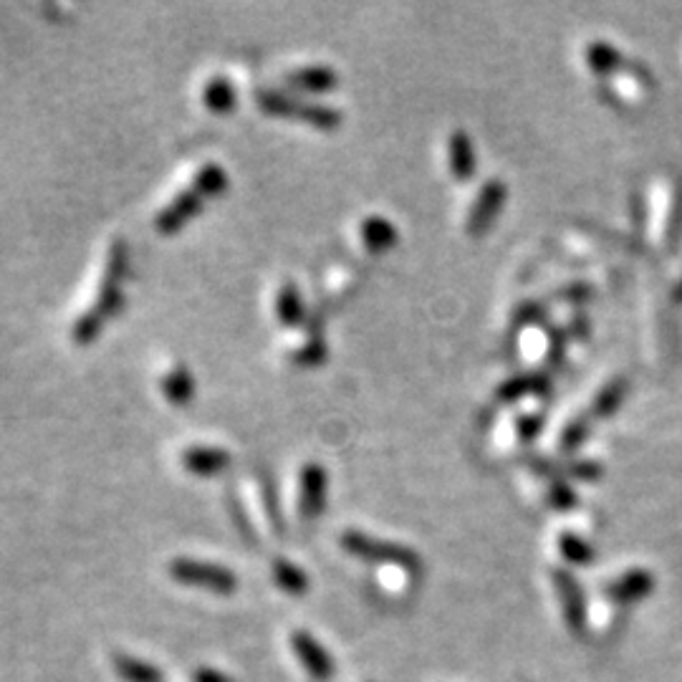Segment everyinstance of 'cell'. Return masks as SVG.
Wrapping results in <instances>:
<instances>
[{"label": "cell", "instance_id": "6da1fadb", "mask_svg": "<svg viewBox=\"0 0 682 682\" xmlns=\"http://www.w3.org/2000/svg\"><path fill=\"white\" fill-rule=\"evenodd\" d=\"M129 276V246L127 240L117 238L109 246L107 263H104L102 283H99V291H96L94 301H91L89 309L74 321L71 326V339H74L76 347H89L99 339L104 329H107L109 321L114 316L122 314L124 309V283Z\"/></svg>", "mask_w": 682, "mask_h": 682}, {"label": "cell", "instance_id": "7a4b0ae2", "mask_svg": "<svg viewBox=\"0 0 682 682\" xmlns=\"http://www.w3.org/2000/svg\"><path fill=\"white\" fill-rule=\"evenodd\" d=\"M228 172L220 165L210 162V165L200 167L192 177L190 187H185L182 192H177L175 198L165 205V208L157 213L155 218V230L160 235H175L185 228L187 223L198 218L205 210V205L213 198L223 195L228 190Z\"/></svg>", "mask_w": 682, "mask_h": 682}, {"label": "cell", "instance_id": "3957f363", "mask_svg": "<svg viewBox=\"0 0 682 682\" xmlns=\"http://www.w3.org/2000/svg\"><path fill=\"white\" fill-rule=\"evenodd\" d=\"M256 104L263 114L278 119H296V122H304L309 127L321 129V132H334L341 127L344 117H341L339 109L326 107V104H311L299 99L294 94H286V91L276 89H258L256 91Z\"/></svg>", "mask_w": 682, "mask_h": 682}, {"label": "cell", "instance_id": "277c9868", "mask_svg": "<svg viewBox=\"0 0 682 682\" xmlns=\"http://www.w3.org/2000/svg\"><path fill=\"white\" fill-rule=\"evenodd\" d=\"M341 546L344 551L357 559L364 561H374V564H395L400 569L407 571H417L420 569V556L415 554L412 549L400 544H392V541H382L374 539V536H367L362 531H347L341 536Z\"/></svg>", "mask_w": 682, "mask_h": 682}, {"label": "cell", "instance_id": "5b68a950", "mask_svg": "<svg viewBox=\"0 0 682 682\" xmlns=\"http://www.w3.org/2000/svg\"><path fill=\"white\" fill-rule=\"evenodd\" d=\"M170 576L185 587H198L213 594H233L238 589V576L220 564L198 559H175L167 566Z\"/></svg>", "mask_w": 682, "mask_h": 682}, {"label": "cell", "instance_id": "8992f818", "mask_svg": "<svg viewBox=\"0 0 682 682\" xmlns=\"http://www.w3.org/2000/svg\"><path fill=\"white\" fill-rule=\"evenodd\" d=\"M508 198V187L503 180H488L483 185V190L478 192L475 198L473 210L468 213V223H465V230L470 235H480L485 230L491 228L493 220L498 218V213L503 210Z\"/></svg>", "mask_w": 682, "mask_h": 682}, {"label": "cell", "instance_id": "52a82bcc", "mask_svg": "<svg viewBox=\"0 0 682 682\" xmlns=\"http://www.w3.org/2000/svg\"><path fill=\"white\" fill-rule=\"evenodd\" d=\"M326 470L319 463H306L301 470V488H299V511L301 518L311 521V518L321 516L326 503Z\"/></svg>", "mask_w": 682, "mask_h": 682}, {"label": "cell", "instance_id": "ba28073f", "mask_svg": "<svg viewBox=\"0 0 682 682\" xmlns=\"http://www.w3.org/2000/svg\"><path fill=\"white\" fill-rule=\"evenodd\" d=\"M291 642H294L296 657L301 660V665L306 667V672H309L316 682H326L334 677V660H331L329 652H326L309 632H296V635L291 637Z\"/></svg>", "mask_w": 682, "mask_h": 682}, {"label": "cell", "instance_id": "9c48e42d", "mask_svg": "<svg viewBox=\"0 0 682 682\" xmlns=\"http://www.w3.org/2000/svg\"><path fill=\"white\" fill-rule=\"evenodd\" d=\"M556 592H559L561 604H564V617L571 632L581 635L584 624H587V607H584V594L579 589V581L569 574V571H556Z\"/></svg>", "mask_w": 682, "mask_h": 682}, {"label": "cell", "instance_id": "30bf717a", "mask_svg": "<svg viewBox=\"0 0 682 682\" xmlns=\"http://www.w3.org/2000/svg\"><path fill=\"white\" fill-rule=\"evenodd\" d=\"M182 468L187 473L198 475V478H213V475H220L223 470L230 468L233 458L230 453L220 448H208V445H195V448H187L185 453L180 455Z\"/></svg>", "mask_w": 682, "mask_h": 682}, {"label": "cell", "instance_id": "8fae6325", "mask_svg": "<svg viewBox=\"0 0 682 682\" xmlns=\"http://www.w3.org/2000/svg\"><path fill=\"white\" fill-rule=\"evenodd\" d=\"M286 86L304 94H329L339 86V74L331 66H304L286 74Z\"/></svg>", "mask_w": 682, "mask_h": 682}, {"label": "cell", "instance_id": "7c38bea8", "mask_svg": "<svg viewBox=\"0 0 682 682\" xmlns=\"http://www.w3.org/2000/svg\"><path fill=\"white\" fill-rule=\"evenodd\" d=\"M652 592H655V576L645 569H632L624 576H619L614 584H609L607 597L619 604H632L640 602Z\"/></svg>", "mask_w": 682, "mask_h": 682}, {"label": "cell", "instance_id": "4fadbf2b", "mask_svg": "<svg viewBox=\"0 0 682 682\" xmlns=\"http://www.w3.org/2000/svg\"><path fill=\"white\" fill-rule=\"evenodd\" d=\"M160 389L167 402H172L175 407H185L195 400L198 384H195V377H192L187 364H175V367L160 379Z\"/></svg>", "mask_w": 682, "mask_h": 682}, {"label": "cell", "instance_id": "5bb4252c", "mask_svg": "<svg viewBox=\"0 0 682 682\" xmlns=\"http://www.w3.org/2000/svg\"><path fill=\"white\" fill-rule=\"evenodd\" d=\"M448 160H450V172L455 175V180L465 182L475 175V167H478V157H475L473 139L465 132H453L448 139Z\"/></svg>", "mask_w": 682, "mask_h": 682}, {"label": "cell", "instance_id": "9a60e30c", "mask_svg": "<svg viewBox=\"0 0 682 682\" xmlns=\"http://www.w3.org/2000/svg\"><path fill=\"white\" fill-rule=\"evenodd\" d=\"M203 104L208 112L215 114V117L233 114L235 107H238V91H235L233 81H230L228 76H213V79L203 86Z\"/></svg>", "mask_w": 682, "mask_h": 682}, {"label": "cell", "instance_id": "2e32d148", "mask_svg": "<svg viewBox=\"0 0 682 682\" xmlns=\"http://www.w3.org/2000/svg\"><path fill=\"white\" fill-rule=\"evenodd\" d=\"M359 235H362V243L369 253H384L389 248L397 246V228L389 223L387 218H379V215H369V218L362 220V228H359Z\"/></svg>", "mask_w": 682, "mask_h": 682}, {"label": "cell", "instance_id": "e0dca14e", "mask_svg": "<svg viewBox=\"0 0 682 682\" xmlns=\"http://www.w3.org/2000/svg\"><path fill=\"white\" fill-rule=\"evenodd\" d=\"M276 319L286 329H296L306 321V306L294 281H286L276 296Z\"/></svg>", "mask_w": 682, "mask_h": 682}, {"label": "cell", "instance_id": "ac0fdd59", "mask_svg": "<svg viewBox=\"0 0 682 682\" xmlns=\"http://www.w3.org/2000/svg\"><path fill=\"white\" fill-rule=\"evenodd\" d=\"M584 59H587L589 69H592L594 74H599V76L617 74V71L624 66L622 54H619L612 43H604V41L589 43L587 51H584Z\"/></svg>", "mask_w": 682, "mask_h": 682}, {"label": "cell", "instance_id": "d6986e66", "mask_svg": "<svg viewBox=\"0 0 682 682\" xmlns=\"http://www.w3.org/2000/svg\"><path fill=\"white\" fill-rule=\"evenodd\" d=\"M114 670H117V675L127 682H162L165 680L162 672L157 670L152 662L139 660V657H132V655L114 657Z\"/></svg>", "mask_w": 682, "mask_h": 682}, {"label": "cell", "instance_id": "ffe728a7", "mask_svg": "<svg viewBox=\"0 0 682 682\" xmlns=\"http://www.w3.org/2000/svg\"><path fill=\"white\" fill-rule=\"evenodd\" d=\"M273 579H276L278 587L286 594H291V597H301V594H306V589H309V579H306L304 571L286 559H278L276 564H273Z\"/></svg>", "mask_w": 682, "mask_h": 682}, {"label": "cell", "instance_id": "44dd1931", "mask_svg": "<svg viewBox=\"0 0 682 682\" xmlns=\"http://www.w3.org/2000/svg\"><path fill=\"white\" fill-rule=\"evenodd\" d=\"M624 397H627V382H624V379H614V382H609L607 387L594 397L592 417H597V420L612 417L614 412L619 410V405L624 402Z\"/></svg>", "mask_w": 682, "mask_h": 682}, {"label": "cell", "instance_id": "7402d4cb", "mask_svg": "<svg viewBox=\"0 0 682 682\" xmlns=\"http://www.w3.org/2000/svg\"><path fill=\"white\" fill-rule=\"evenodd\" d=\"M294 359L301 364V367H316V364L324 362L326 344H324V339H321L319 326L309 329V334H306V341L294 352Z\"/></svg>", "mask_w": 682, "mask_h": 682}, {"label": "cell", "instance_id": "603a6c76", "mask_svg": "<svg viewBox=\"0 0 682 682\" xmlns=\"http://www.w3.org/2000/svg\"><path fill=\"white\" fill-rule=\"evenodd\" d=\"M559 549L569 564L584 566V564H589V561H594V549L587 544V541L579 539L576 533H561Z\"/></svg>", "mask_w": 682, "mask_h": 682}, {"label": "cell", "instance_id": "cb8c5ba5", "mask_svg": "<svg viewBox=\"0 0 682 682\" xmlns=\"http://www.w3.org/2000/svg\"><path fill=\"white\" fill-rule=\"evenodd\" d=\"M541 389H546L544 377H516L511 379V382L503 384V387L498 389V395H501L503 400H518V397L523 395H536Z\"/></svg>", "mask_w": 682, "mask_h": 682}, {"label": "cell", "instance_id": "d4e9b609", "mask_svg": "<svg viewBox=\"0 0 682 682\" xmlns=\"http://www.w3.org/2000/svg\"><path fill=\"white\" fill-rule=\"evenodd\" d=\"M587 435H589V425L584 420H576V422H571L569 427L564 430V435H561V448L569 453V450H576L579 448L584 440H587Z\"/></svg>", "mask_w": 682, "mask_h": 682}, {"label": "cell", "instance_id": "484cf974", "mask_svg": "<svg viewBox=\"0 0 682 682\" xmlns=\"http://www.w3.org/2000/svg\"><path fill=\"white\" fill-rule=\"evenodd\" d=\"M551 501L561 511H569V508L576 506V493L571 491L569 485L561 483V480H554V485H551Z\"/></svg>", "mask_w": 682, "mask_h": 682}, {"label": "cell", "instance_id": "4316f807", "mask_svg": "<svg viewBox=\"0 0 682 682\" xmlns=\"http://www.w3.org/2000/svg\"><path fill=\"white\" fill-rule=\"evenodd\" d=\"M195 682H233V680L225 677L223 672H215V670H208V667H203V670L195 672Z\"/></svg>", "mask_w": 682, "mask_h": 682}, {"label": "cell", "instance_id": "83f0119b", "mask_svg": "<svg viewBox=\"0 0 682 682\" xmlns=\"http://www.w3.org/2000/svg\"><path fill=\"white\" fill-rule=\"evenodd\" d=\"M518 430H521L523 437H533L541 430V420L539 417H526V420H521V427H518Z\"/></svg>", "mask_w": 682, "mask_h": 682}, {"label": "cell", "instance_id": "f1b7e54d", "mask_svg": "<svg viewBox=\"0 0 682 682\" xmlns=\"http://www.w3.org/2000/svg\"><path fill=\"white\" fill-rule=\"evenodd\" d=\"M675 301H680L682 304V281L677 283V288H675Z\"/></svg>", "mask_w": 682, "mask_h": 682}]
</instances>
